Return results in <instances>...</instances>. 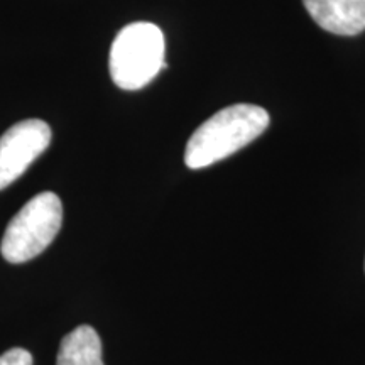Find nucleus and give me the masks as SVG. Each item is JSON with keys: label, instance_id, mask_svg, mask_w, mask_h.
<instances>
[{"label": "nucleus", "instance_id": "nucleus-7", "mask_svg": "<svg viewBox=\"0 0 365 365\" xmlns=\"http://www.w3.org/2000/svg\"><path fill=\"white\" fill-rule=\"evenodd\" d=\"M0 365H34V360L26 349H11L0 355Z\"/></svg>", "mask_w": 365, "mask_h": 365}, {"label": "nucleus", "instance_id": "nucleus-6", "mask_svg": "<svg viewBox=\"0 0 365 365\" xmlns=\"http://www.w3.org/2000/svg\"><path fill=\"white\" fill-rule=\"evenodd\" d=\"M56 365H105L97 330L90 325H80L63 336Z\"/></svg>", "mask_w": 365, "mask_h": 365}, {"label": "nucleus", "instance_id": "nucleus-4", "mask_svg": "<svg viewBox=\"0 0 365 365\" xmlns=\"http://www.w3.org/2000/svg\"><path fill=\"white\" fill-rule=\"evenodd\" d=\"M51 127L39 118L17 122L0 137V190L7 188L51 144Z\"/></svg>", "mask_w": 365, "mask_h": 365}, {"label": "nucleus", "instance_id": "nucleus-5", "mask_svg": "<svg viewBox=\"0 0 365 365\" xmlns=\"http://www.w3.org/2000/svg\"><path fill=\"white\" fill-rule=\"evenodd\" d=\"M313 21L331 34L357 36L365 31V0H303Z\"/></svg>", "mask_w": 365, "mask_h": 365}, {"label": "nucleus", "instance_id": "nucleus-1", "mask_svg": "<svg viewBox=\"0 0 365 365\" xmlns=\"http://www.w3.org/2000/svg\"><path fill=\"white\" fill-rule=\"evenodd\" d=\"M269 113L259 105L237 103L222 108L190 137L185 163L190 170L208 168L252 143L269 127Z\"/></svg>", "mask_w": 365, "mask_h": 365}, {"label": "nucleus", "instance_id": "nucleus-3", "mask_svg": "<svg viewBox=\"0 0 365 365\" xmlns=\"http://www.w3.org/2000/svg\"><path fill=\"white\" fill-rule=\"evenodd\" d=\"M63 223L61 200L53 191L36 195L9 222L0 252L12 264H22L43 254L56 239Z\"/></svg>", "mask_w": 365, "mask_h": 365}, {"label": "nucleus", "instance_id": "nucleus-2", "mask_svg": "<svg viewBox=\"0 0 365 365\" xmlns=\"http://www.w3.org/2000/svg\"><path fill=\"white\" fill-rule=\"evenodd\" d=\"M164 34L156 24L132 22L113 39L110 48V75L122 90H140L166 68Z\"/></svg>", "mask_w": 365, "mask_h": 365}]
</instances>
